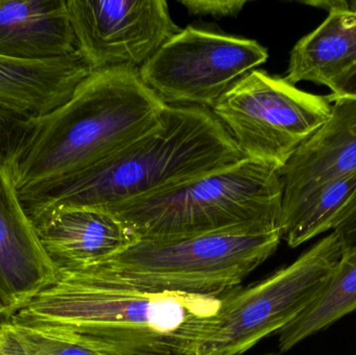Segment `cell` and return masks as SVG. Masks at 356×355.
<instances>
[{
    "mask_svg": "<svg viewBox=\"0 0 356 355\" xmlns=\"http://www.w3.org/2000/svg\"><path fill=\"white\" fill-rule=\"evenodd\" d=\"M222 297L143 291L56 270V281L8 322L68 331L108 355H192L217 323Z\"/></svg>",
    "mask_w": 356,
    "mask_h": 355,
    "instance_id": "cell-1",
    "label": "cell"
},
{
    "mask_svg": "<svg viewBox=\"0 0 356 355\" xmlns=\"http://www.w3.org/2000/svg\"><path fill=\"white\" fill-rule=\"evenodd\" d=\"M209 108L166 106L158 126L108 160L19 194L35 229L73 208H106L184 185L244 160Z\"/></svg>",
    "mask_w": 356,
    "mask_h": 355,
    "instance_id": "cell-2",
    "label": "cell"
},
{
    "mask_svg": "<svg viewBox=\"0 0 356 355\" xmlns=\"http://www.w3.org/2000/svg\"><path fill=\"white\" fill-rule=\"evenodd\" d=\"M166 104L131 69L92 72L68 101L31 119L13 163L18 193L79 174L160 124Z\"/></svg>",
    "mask_w": 356,
    "mask_h": 355,
    "instance_id": "cell-3",
    "label": "cell"
},
{
    "mask_svg": "<svg viewBox=\"0 0 356 355\" xmlns=\"http://www.w3.org/2000/svg\"><path fill=\"white\" fill-rule=\"evenodd\" d=\"M280 169L244 158L184 185L108 210L139 240H166L234 229L280 231Z\"/></svg>",
    "mask_w": 356,
    "mask_h": 355,
    "instance_id": "cell-4",
    "label": "cell"
},
{
    "mask_svg": "<svg viewBox=\"0 0 356 355\" xmlns=\"http://www.w3.org/2000/svg\"><path fill=\"white\" fill-rule=\"evenodd\" d=\"M280 231L234 229L166 240H137L99 264L66 269L108 285L222 297L277 250Z\"/></svg>",
    "mask_w": 356,
    "mask_h": 355,
    "instance_id": "cell-5",
    "label": "cell"
},
{
    "mask_svg": "<svg viewBox=\"0 0 356 355\" xmlns=\"http://www.w3.org/2000/svg\"><path fill=\"white\" fill-rule=\"evenodd\" d=\"M343 254L332 231L292 264L224 295L217 323L192 355H242L277 335L316 299Z\"/></svg>",
    "mask_w": 356,
    "mask_h": 355,
    "instance_id": "cell-6",
    "label": "cell"
},
{
    "mask_svg": "<svg viewBox=\"0 0 356 355\" xmlns=\"http://www.w3.org/2000/svg\"><path fill=\"white\" fill-rule=\"evenodd\" d=\"M332 110L327 95L309 93L284 77L255 69L211 110L245 158L282 170L297 148L327 121Z\"/></svg>",
    "mask_w": 356,
    "mask_h": 355,
    "instance_id": "cell-7",
    "label": "cell"
},
{
    "mask_svg": "<svg viewBox=\"0 0 356 355\" xmlns=\"http://www.w3.org/2000/svg\"><path fill=\"white\" fill-rule=\"evenodd\" d=\"M268 58V50L255 40L188 26L169 40L139 74L166 106L211 110Z\"/></svg>",
    "mask_w": 356,
    "mask_h": 355,
    "instance_id": "cell-8",
    "label": "cell"
},
{
    "mask_svg": "<svg viewBox=\"0 0 356 355\" xmlns=\"http://www.w3.org/2000/svg\"><path fill=\"white\" fill-rule=\"evenodd\" d=\"M76 52L92 72L139 71L182 31L165 0H67Z\"/></svg>",
    "mask_w": 356,
    "mask_h": 355,
    "instance_id": "cell-9",
    "label": "cell"
},
{
    "mask_svg": "<svg viewBox=\"0 0 356 355\" xmlns=\"http://www.w3.org/2000/svg\"><path fill=\"white\" fill-rule=\"evenodd\" d=\"M56 279L25 214L12 170L0 167V308L4 322Z\"/></svg>",
    "mask_w": 356,
    "mask_h": 355,
    "instance_id": "cell-10",
    "label": "cell"
},
{
    "mask_svg": "<svg viewBox=\"0 0 356 355\" xmlns=\"http://www.w3.org/2000/svg\"><path fill=\"white\" fill-rule=\"evenodd\" d=\"M356 172V99L332 101L325 123L307 138L280 170L282 210L316 188Z\"/></svg>",
    "mask_w": 356,
    "mask_h": 355,
    "instance_id": "cell-11",
    "label": "cell"
},
{
    "mask_svg": "<svg viewBox=\"0 0 356 355\" xmlns=\"http://www.w3.org/2000/svg\"><path fill=\"white\" fill-rule=\"evenodd\" d=\"M35 231L56 270L99 264L139 240L122 221L102 208L64 210Z\"/></svg>",
    "mask_w": 356,
    "mask_h": 355,
    "instance_id": "cell-12",
    "label": "cell"
},
{
    "mask_svg": "<svg viewBox=\"0 0 356 355\" xmlns=\"http://www.w3.org/2000/svg\"><path fill=\"white\" fill-rule=\"evenodd\" d=\"M75 52L67 0H0V56L39 62Z\"/></svg>",
    "mask_w": 356,
    "mask_h": 355,
    "instance_id": "cell-13",
    "label": "cell"
},
{
    "mask_svg": "<svg viewBox=\"0 0 356 355\" xmlns=\"http://www.w3.org/2000/svg\"><path fill=\"white\" fill-rule=\"evenodd\" d=\"M327 10L325 20L301 38L290 53L286 81L330 87L356 66V1H309Z\"/></svg>",
    "mask_w": 356,
    "mask_h": 355,
    "instance_id": "cell-14",
    "label": "cell"
},
{
    "mask_svg": "<svg viewBox=\"0 0 356 355\" xmlns=\"http://www.w3.org/2000/svg\"><path fill=\"white\" fill-rule=\"evenodd\" d=\"M91 73L77 52L39 62L0 56V100L37 118L68 101Z\"/></svg>",
    "mask_w": 356,
    "mask_h": 355,
    "instance_id": "cell-15",
    "label": "cell"
},
{
    "mask_svg": "<svg viewBox=\"0 0 356 355\" xmlns=\"http://www.w3.org/2000/svg\"><path fill=\"white\" fill-rule=\"evenodd\" d=\"M355 311L356 248H353L344 251L316 299L300 316L277 333L280 352H288Z\"/></svg>",
    "mask_w": 356,
    "mask_h": 355,
    "instance_id": "cell-16",
    "label": "cell"
},
{
    "mask_svg": "<svg viewBox=\"0 0 356 355\" xmlns=\"http://www.w3.org/2000/svg\"><path fill=\"white\" fill-rule=\"evenodd\" d=\"M356 194V172L328 181L282 210V240L290 247L334 231Z\"/></svg>",
    "mask_w": 356,
    "mask_h": 355,
    "instance_id": "cell-17",
    "label": "cell"
},
{
    "mask_svg": "<svg viewBox=\"0 0 356 355\" xmlns=\"http://www.w3.org/2000/svg\"><path fill=\"white\" fill-rule=\"evenodd\" d=\"M6 323L23 355H108L87 340L68 331Z\"/></svg>",
    "mask_w": 356,
    "mask_h": 355,
    "instance_id": "cell-18",
    "label": "cell"
},
{
    "mask_svg": "<svg viewBox=\"0 0 356 355\" xmlns=\"http://www.w3.org/2000/svg\"><path fill=\"white\" fill-rule=\"evenodd\" d=\"M31 119L0 100V167L12 169L31 133Z\"/></svg>",
    "mask_w": 356,
    "mask_h": 355,
    "instance_id": "cell-19",
    "label": "cell"
},
{
    "mask_svg": "<svg viewBox=\"0 0 356 355\" xmlns=\"http://www.w3.org/2000/svg\"><path fill=\"white\" fill-rule=\"evenodd\" d=\"M178 2L186 8L191 16L220 19L238 16L248 0H178Z\"/></svg>",
    "mask_w": 356,
    "mask_h": 355,
    "instance_id": "cell-20",
    "label": "cell"
},
{
    "mask_svg": "<svg viewBox=\"0 0 356 355\" xmlns=\"http://www.w3.org/2000/svg\"><path fill=\"white\" fill-rule=\"evenodd\" d=\"M344 251L356 248V194L334 229Z\"/></svg>",
    "mask_w": 356,
    "mask_h": 355,
    "instance_id": "cell-21",
    "label": "cell"
},
{
    "mask_svg": "<svg viewBox=\"0 0 356 355\" xmlns=\"http://www.w3.org/2000/svg\"><path fill=\"white\" fill-rule=\"evenodd\" d=\"M328 89L330 90V94L327 96L332 102L341 98L356 99V66L334 79Z\"/></svg>",
    "mask_w": 356,
    "mask_h": 355,
    "instance_id": "cell-22",
    "label": "cell"
},
{
    "mask_svg": "<svg viewBox=\"0 0 356 355\" xmlns=\"http://www.w3.org/2000/svg\"><path fill=\"white\" fill-rule=\"evenodd\" d=\"M0 355H23L20 345L6 322L0 327Z\"/></svg>",
    "mask_w": 356,
    "mask_h": 355,
    "instance_id": "cell-23",
    "label": "cell"
},
{
    "mask_svg": "<svg viewBox=\"0 0 356 355\" xmlns=\"http://www.w3.org/2000/svg\"><path fill=\"white\" fill-rule=\"evenodd\" d=\"M4 323L3 316H2L1 308H0V327Z\"/></svg>",
    "mask_w": 356,
    "mask_h": 355,
    "instance_id": "cell-24",
    "label": "cell"
},
{
    "mask_svg": "<svg viewBox=\"0 0 356 355\" xmlns=\"http://www.w3.org/2000/svg\"><path fill=\"white\" fill-rule=\"evenodd\" d=\"M265 355H278V354H265Z\"/></svg>",
    "mask_w": 356,
    "mask_h": 355,
    "instance_id": "cell-25",
    "label": "cell"
}]
</instances>
